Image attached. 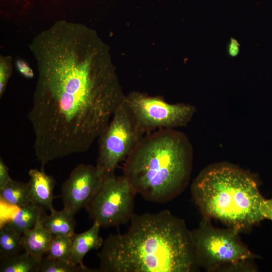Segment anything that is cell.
<instances>
[{
  "instance_id": "obj_1",
  "label": "cell",
  "mask_w": 272,
  "mask_h": 272,
  "mask_svg": "<svg viewBox=\"0 0 272 272\" xmlns=\"http://www.w3.org/2000/svg\"><path fill=\"white\" fill-rule=\"evenodd\" d=\"M89 34L82 24L61 20L30 45L38 75L28 119L41 167L87 151L124 99L113 74L95 63Z\"/></svg>"
},
{
  "instance_id": "obj_2",
  "label": "cell",
  "mask_w": 272,
  "mask_h": 272,
  "mask_svg": "<svg viewBox=\"0 0 272 272\" xmlns=\"http://www.w3.org/2000/svg\"><path fill=\"white\" fill-rule=\"evenodd\" d=\"M124 234H110L97 255L98 271L192 272L198 269L191 231L169 211L133 214Z\"/></svg>"
},
{
  "instance_id": "obj_3",
  "label": "cell",
  "mask_w": 272,
  "mask_h": 272,
  "mask_svg": "<svg viewBox=\"0 0 272 272\" xmlns=\"http://www.w3.org/2000/svg\"><path fill=\"white\" fill-rule=\"evenodd\" d=\"M193 148L187 136L175 129H160L143 137L126 158L125 177L147 200L168 202L188 185Z\"/></svg>"
},
{
  "instance_id": "obj_4",
  "label": "cell",
  "mask_w": 272,
  "mask_h": 272,
  "mask_svg": "<svg viewBox=\"0 0 272 272\" xmlns=\"http://www.w3.org/2000/svg\"><path fill=\"white\" fill-rule=\"evenodd\" d=\"M191 191L203 218L218 220L238 232L263 220L260 206L264 198L257 179L233 164L208 166L193 180Z\"/></svg>"
},
{
  "instance_id": "obj_5",
  "label": "cell",
  "mask_w": 272,
  "mask_h": 272,
  "mask_svg": "<svg viewBox=\"0 0 272 272\" xmlns=\"http://www.w3.org/2000/svg\"><path fill=\"white\" fill-rule=\"evenodd\" d=\"M211 220L203 218L200 226L191 231L198 266L208 271L249 269V262L258 256L241 242L238 232L215 228Z\"/></svg>"
},
{
  "instance_id": "obj_6",
  "label": "cell",
  "mask_w": 272,
  "mask_h": 272,
  "mask_svg": "<svg viewBox=\"0 0 272 272\" xmlns=\"http://www.w3.org/2000/svg\"><path fill=\"white\" fill-rule=\"evenodd\" d=\"M143 135L124 99L97 139L96 166L104 179L115 175L118 164L128 157Z\"/></svg>"
},
{
  "instance_id": "obj_7",
  "label": "cell",
  "mask_w": 272,
  "mask_h": 272,
  "mask_svg": "<svg viewBox=\"0 0 272 272\" xmlns=\"http://www.w3.org/2000/svg\"><path fill=\"white\" fill-rule=\"evenodd\" d=\"M136 194L124 175H114L104 179L85 208L101 227L119 226L130 221Z\"/></svg>"
},
{
  "instance_id": "obj_8",
  "label": "cell",
  "mask_w": 272,
  "mask_h": 272,
  "mask_svg": "<svg viewBox=\"0 0 272 272\" xmlns=\"http://www.w3.org/2000/svg\"><path fill=\"white\" fill-rule=\"evenodd\" d=\"M139 129L144 134L155 129H174L186 125L195 112L184 103L170 104L157 97L133 94L124 98Z\"/></svg>"
},
{
  "instance_id": "obj_9",
  "label": "cell",
  "mask_w": 272,
  "mask_h": 272,
  "mask_svg": "<svg viewBox=\"0 0 272 272\" xmlns=\"http://www.w3.org/2000/svg\"><path fill=\"white\" fill-rule=\"evenodd\" d=\"M104 180L96 166L77 165L61 186L63 208L75 216L85 208Z\"/></svg>"
},
{
  "instance_id": "obj_10",
  "label": "cell",
  "mask_w": 272,
  "mask_h": 272,
  "mask_svg": "<svg viewBox=\"0 0 272 272\" xmlns=\"http://www.w3.org/2000/svg\"><path fill=\"white\" fill-rule=\"evenodd\" d=\"M28 182L32 202L43 209L50 211L53 208V189L55 179L45 173L44 168L32 169L28 172Z\"/></svg>"
},
{
  "instance_id": "obj_11",
  "label": "cell",
  "mask_w": 272,
  "mask_h": 272,
  "mask_svg": "<svg viewBox=\"0 0 272 272\" xmlns=\"http://www.w3.org/2000/svg\"><path fill=\"white\" fill-rule=\"evenodd\" d=\"M100 227L97 222H94L87 231L74 235L71 255L72 262L85 266L83 262L84 256L90 250L102 247L104 241L99 235Z\"/></svg>"
},
{
  "instance_id": "obj_12",
  "label": "cell",
  "mask_w": 272,
  "mask_h": 272,
  "mask_svg": "<svg viewBox=\"0 0 272 272\" xmlns=\"http://www.w3.org/2000/svg\"><path fill=\"white\" fill-rule=\"evenodd\" d=\"M42 217L38 220L33 228L23 234L22 238L24 251L39 260H42L46 256L53 237V235L43 226Z\"/></svg>"
},
{
  "instance_id": "obj_13",
  "label": "cell",
  "mask_w": 272,
  "mask_h": 272,
  "mask_svg": "<svg viewBox=\"0 0 272 272\" xmlns=\"http://www.w3.org/2000/svg\"><path fill=\"white\" fill-rule=\"evenodd\" d=\"M50 211L49 215L44 214L42 216L41 223L53 236H73L75 234L74 215L64 208L61 211L53 208Z\"/></svg>"
},
{
  "instance_id": "obj_14",
  "label": "cell",
  "mask_w": 272,
  "mask_h": 272,
  "mask_svg": "<svg viewBox=\"0 0 272 272\" xmlns=\"http://www.w3.org/2000/svg\"><path fill=\"white\" fill-rule=\"evenodd\" d=\"M42 261L24 251L0 258V271L39 272Z\"/></svg>"
},
{
  "instance_id": "obj_15",
  "label": "cell",
  "mask_w": 272,
  "mask_h": 272,
  "mask_svg": "<svg viewBox=\"0 0 272 272\" xmlns=\"http://www.w3.org/2000/svg\"><path fill=\"white\" fill-rule=\"evenodd\" d=\"M44 213L43 208L32 203L19 208V210L7 223L23 235L24 232L33 228L38 220Z\"/></svg>"
},
{
  "instance_id": "obj_16",
  "label": "cell",
  "mask_w": 272,
  "mask_h": 272,
  "mask_svg": "<svg viewBox=\"0 0 272 272\" xmlns=\"http://www.w3.org/2000/svg\"><path fill=\"white\" fill-rule=\"evenodd\" d=\"M1 200L12 206L21 208L32 203L28 184L12 179L0 189Z\"/></svg>"
},
{
  "instance_id": "obj_17",
  "label": "cell",
  "mask_w": 272,
  "mask_h": 272,
  "mask_svg": "<svg viewBox=\"0 0 272 272\" xmlns=\"http://www.w3.org/2000/svg\"><path fill=\"white\" fill-rule=\"evenodd\" d=\"M22 234L7 223L0 229V258L15 254L24 250Z\"/></svg>"
},
{
  "instance_id": "obj_18",
  "label": "cell",
  "mask_w": 272,
  "mask_h": 272,
  "mask_svg": "<svg viewBox=\"0 0 272 272\" xmlns=\"http://www.w3.org/2000/svg\"><path fill=\"white\" fill-rule=\"evenodd\" d=\"M73 236H53L45 256L71 261Z\"/></svg>"
},
{
  "instance_id": "obj_19",
  "label": "cell",
  "mask_w": 272,
  "mask_h": 272,
  "mask_svg": "<svg viewBox=\"0 0 272 272\" xmlns=\"http://www.w3.org/2000/svg\"><path fill=\"white\" fill-rule=\"evenodd\" d=\"M97 271L86 266L74 264L70 261L52 259L45 256L39 272H92Z\"/></svg>"
},
{
  "instance_id": "obj_20",
  "label": "cell",
  "mask_w": 272,
  "mask_h": 272,
  "mask_svg": "<svg viewBox=\"0 0 272 272\" xmlns=\"http://www.w3.org/2000/svg\"><path fill=\"white\" fill-rule=\"evenodd\" d=\"M12 66L10 57L2 56L0 59V97H2L12 75Z\"/></svg>"
},
{
  "instance_id": "obj_21",
  "label": "cell",
  "mask_w": 272,
  "mask_h": 272,
  "mask_svg": "<svg viewBox=\"0 0 272 272\" xmlns=\"http://www.w3.org/2000/svg\"><path fill=\"white\" fill-rule=\"evenodd\" d=\"M12 180L11 177L9 168L4 163L3 159H0V189L7 185Z\"/></svg>"
},
{
  "instance_id": "obj_22",
  "label": "cell",
  "mask_w": 272,
  "mask_h": 272,
  "mask_svg": "<svg viewBox=\"0 0 272 272\" xmlns=\"http://www.w3.org/2000/svg\"><path fill=\"white\" fill-rule=\"evenodd\" d=\"M16 66L18 71L24 77L31 79L34 77L33 70L28 63L22 59H18L16 62Z\"/></svg>"
},
{
  "instance_id": "obj_23",
  "label": "cell",
  "mask_w": 272,
  "mask_h": 272,
  "mask_svg": "<svg viewBox=\"0 0 272 272\" xmlns=\"http://www.w3.org/2000/svg\"><path fill=\"white\" fill-rule=\"evenodd\" d=\"M260 212L263 219L272 221V198H264L260 206Z\"/></svg>"
},
{
  "instance_id": "obj_24",
  "label": "cell",
  "mask_w": 272,
  "mask_h": 272,
  "mask_svg": "<svg viewBox=\"0 0 272 272\" xmlns=\"http://www.w3.org/2000/svg\"><path fill=\"white\" fill-rule=\"evenodd\" d=\"M240 45L234 38H231L227 45V52L231 57L237 56L240 52Z\"/></svg>"
}]
</instances>
